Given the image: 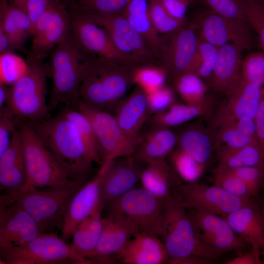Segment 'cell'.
Listing matches in <instances>:
<instances>
[{
  "label": "cell",
  "instance_id": "f6af8a7d",
  "mask_svg": "<svg viewBox=\"0 0 264 264\" xmlns=\"http://www.w3.org/2000/svg\"><path fill=\"white\" fill-rule=\"evenodd\" d=\"M27 63L12 53V52L0 54V82L6 85H12L23 74Z\"/></svg>",
  "mask_w": 264,
  "mask_h": 264
},
{
  "label": "cell",
  "instance_id": "6da1fadb",
  "mask_svg": "<svg viewBox=\"0 0 264 264\" xmlns=\"http://www.w3.org/2000/svg\"><path fill=\"white\" fill-rule=\"evenodd\" d=\"M136 66L85 53L82 66L80 101L94 108L113 111L134 84Z\"/></svg>",
  "mask_w": 264,
  "mask_h": 264
},
{
  "label": "cell",
  "instance_id": "7a4b0ae2",
  "mask_svg": "<svg viewBox=\"0 0 264 264\" xmlns=\"http://www.w3.org/2000/svg\"><path fill=\"white\" fill-rule=\"evenodd\" d=\"M28 123L68 176L82 184L87 182L96 160L75 126L60 112Z\"/></svg>",
  "mask_w": 264,
  "mask_h": 264
},
{
  "label": "cell",
  "instance_id": "30bf717a",
  "mask_svg": "<svg viewBox=\"0 0 264 264\" xmlns=\"http://www.w3.org/2000/svg\"><path fill=\"white\" fill-rule=\"evenodd\" d=\"M169 198L186 209L201 210L223 218L254 200L253 198L234 196L215 185L194 182L175 187Z\"/></svg>",
  "mask_w": 264,
  "mask_h": 264
},
{
  "label": "cell",
  "instance_id": "11a10c76",
  "mask_svg": "<svg viewBox=\"0 0 264 264\" xmlns=\"http://www.w3.org/2000/svg\"><path fill=\"white\" fill-rule=\"evenodd\" d=\"M255 120L256 125L257 139L264 154V89H262L260 106L255 117Z\"/></svg>",
  "mask_w": 264,
  "mask_h": 264
},
{
  "label": "cell",
  "instance_id": "91938a15",
  "mask_svg": "<svg viewBox=\"0 0 264 264\" xmlns=\"http://www.w3.org/2000/svg\"><path fill=\"white\" fill-rule=\"evenodd\" d=\"M10 87L0 82V108L5 106L8 97Z\"/></svg>",
  "mask_w": 264,
  "mask_h": 264
},
{
  "label": "cell",
  "instance_id": "6125c7cd",
  "mask_svg": "<svg viewBox=\"0 0 264 264\" xmlns=\"http://www.w3.org/2000/svg\"><path fill=\"white\" fill-rule=\"evenodd\" d=\"M261 208H262V211L264 220V201L263 202L261 205Z\"/></svg>",
  "mask_w": 264,
  "mask_h": 264
},
{
  "label": "cell",
  "instance_id": "7402d4cb",
  "mask_svg": "<svg viewBox=\"0 0 264 264\" xmlns=\"http://www.w3.org/2000/svg\"><path fill=\"white\" fill-rule=\"evenodd\" d=\"M27 180L26 169L20 135L14 131L8 148L0 155V189L2 193L16 195Z\"/></svg>",
  "mask_w": 264,
  "mask_h": 264
},
{
  "label": "cell",
  "instance_id": "9f6ffc18",
  "mask_svg": "<svg viewBox=\"0 0 264 264\" xmlns=\"http://www.w3.org/2000/svg\"><path fill=\"white\" fill-rule=\"evenodd\" d=\"M226 264H260L262 261L259 259L254 252L251 250L250 252L242 253L238 256L229 260Z\"/></svg>",
  "mask_w": 264,
  "mask_h": 264
},
{
  "label": "cell",
  "instance_id": "ab89813d",
  "mask_svg": "<svg viewBox=\"0 0 264 264\" xmlns=\"http://www.w3.org/2000/svg\"><path fill=\"white\" fill-rule=\"evenodd\" d=\"M149 14L151 22L158 34L170 35L181 28L185 21L171 16L158 0H149Z\"/></svg>",
  "mask_w": 264,
  "mask_h": 264
},
{
  "label": "cell",
  "instance_id": "7bdbcfd3",
  "mask_svg": "<svg viewBox=\"0 0 264 264\" xmlns=\"http://www.w3.org/2000/svg\"><path fill=\"white\" fill-rule=\"evenodd\" d=\"M215 129L214 141L217 146H220V149H238L258 143L257 138L233 128L218 127Z\"/></svg>",
  "mask_w": 264,
  "mask_h": 264
},
{
  "label": "cell",
  "instance_id": "cb8c5ba5",
  "mask_svg": "<svg viewBox=\"0 0 264 264\" xmlns=\"http://www.w3.org/2000/svg\"><path fill=\"white\" fill-rule=\"evenodd\" d=\"M118 125L127 137L136 143L144 123L150 117L146 92L136 86L113 110Z\"/></svg>",
  "mask_w": 264,
  "mask_h": 264
},
{
  "label": "cell",
  "instance_id": "f35d334b",
  "mask_svg": "<svg viewBox=\"0 0 264 264\" xmlns=\"http://www.w3.org/2000/svg\"><path fill=\"white\" fill-rule=\"evenodd\" d=\"M219 47L198 38L197 51L189 72L208 79L216 64Z\"/></svg>",
  "mask_w": 264,
  "mask_h": 264
},
{
  "label": "cell",
  "instance_id": "277c9868",
  "mask_svg": "<svg viewBox=\"0 0 264 264\" xmlns=\"http://www.w3.org/2000/svg\"><path fill=\"white\" fill-rule=\"evenodd\" d=\"M25 160L27 180L21 195L33 188L82 186L71 179L45 147L31 126L25 121L18 125Z\"/></svg>",
  "mask_w": 264,
  "mask_h": 264
},
{
  "label": "cell",
  "instance_id": "be15d7a7",
  "mask_svg": "<svg viewBox=\"0 0 264 264\" xmlns=\"http://www.w3.org/2000/svg\"><path fill=\"white\" fill-rule=\"evenodd\" d=\"M262 251H263L262 253H263V256H264V259H263V261H262V264H264V248L263 249Z\"/></svg>",
  "mask_w": 264,
  "mask_h": 264
},
{
  "label": "cell",
  "instance_id": "c3c4849f",
  "mask_svg": "<svg viewBox=\"0 0 264 264\" xmlns=\"http://www.w3.org/2000/svg\"><path fill=\"white\" fill-rule=\"evenodd\" d=\"M202 0L218 14L247 22L242 0Z\"/></svg>",
  "mask_w": 264,
  "mask_h": 264
},
{
  "label": "cell",
  "instance_id": "ac0fdd59",
  "mask_svg": "<svg viewBox=\"0 0 264 264\" xmlns=\"http://www.w3.org/2000/svg\"><path fill=\"white\" fill-rule=\"evenodd\" d=\"M188 213L204 242L220 257L232 251L241 252L244 249L246 242L223 217L196 209Z\"/></svg>",
  "mask_w": 264,
  "mask_h": 264
},
{
  "label": "cell",
  "instance_id": "2e32d148",
  "mask_svg": "<svg viewBox=\"0 0 264 264\" xmlns=\"http://www.w3.org/2000/svg\"><path fill=\"white\" fill-rule=\"evenodd\" d=\"M198 19V38L202 40L219 47L233 43L246 50L253 45L252 34L246 22L223 16L211 9Z\"/></svg>",
  "mask_w": 264,
  "mask_h": 264
},
{
  "label": "cell",
  "instance_id": "52a82bcc",
  "mask_svg": "<svg viewBox=\"0 0 264 264\" xmlns=\"http://www.w3.org/2000/svg\"><path fill=\"white\" fill-rule=\"evenodd\" d=\"M166 201L143 187L134 188L105 207L106 218L125 222L134 236L146 233L161 237Z\"/></svg>",
  "mask_w": 264,
  "mask_h": 264
},
{
  "label": "cell",
  "instance_id": "f546056e",
  "mask_svg": "<svg viewBox=\"0 0 264 264\" xmlns=\"http://www.w3.org/2000/svg\"><path fill=\"white\" fill-rule=\"evenodd\" d=\"M180 176L165 158L145 164L140 176L143 188L155 196L167 199L175 187L182 184Z\"/></svg>",
  "mask_w": 264,
  "mask_h": 264
},
{
  "label": "cell",
  "instance_id": "d4e9b609",
  "mask_svg": "<svg viewBox=\"0 0 264 264\" xmlns=\"http://www.w3.org/2000/svg\"><path fill=\"white\" fill-rule=\"evenodd\" d=\"M176 144V134L170 128L150 125L144 133H140L132 156L140 164L145 165L165 158L174 150Z\"/></svg>",
  "mask_w": 264,
  "mask_h": 264
},
{
  "label": "cell",
  "instance_id": "5b68a950",
  "mask_svg": "<svg viewBox=\"0 0 264 264\" xmlns=\"http://www.w3.org/2000/svg\"><path fill=\"white\" fill-rule=\"evenodd\" d=\"M85 54L70 33L51 51L49 65L52 86L48 103L50 111L62 104L78 109Z\"/></svg>",
  "mask_w": 264,
  "mask_h": 264
},
{
  "label": "cell",
  "instance_id": "6f0895ef",
  "mask_svg": "<svg viewBox=\"0 0 264 264\" xmlns=\"http://www.w3.org/2000/svg\"><path fill=\"white\" fill-rule=\"evenodd\" d=\"M213 262L208 259L197 256H190L181 259L173 260L168 262L171 264H208Z\"/></svg>",
  "mask_w": 264,
  "mask_h": 264
},
{
  "label": "cell",
  "instance_id": "4316f807",
  "mask_svg": "<svg viewBox=\"0 0 264 264\" xmlns=\"http://www.w3.org/2000/svg\"><path fill=\"white\" fill-rule=\"evenodd\" d=\"M262 96V88L257 85L241 79L237 87L217 111L214 117L237 119L255 118Z\"/></svg>",
  "mask_w": 264,
  "mask_h": 264
},
{
  "label": "cell",
  "instance_id": "db71d44e",
  "mask_svg": "<svg viewBox=\"0 0 264 264\" xmlns=\"http://www.w3.org/2000/svg\"><path fill=\"white\" fill-rule=\"evenodd\" d=\"M167 12L173 17L185 21V15L193 0H158Z\"/></svg>",
  "mask_w": 264,
  "mask_h": 264
},
{
  "label": "cell",
  "instance_id": "1f68e13d",
  "mask_svg": "<svg viewBox=\"0 0 264 264\" xmlns=\"http://www.w3.org/2000/svg\"><path fill=\"white\" fill-rule=\"evenodd\" d=\"M102 210V208L98 209L82 221L72 235V248L87 260L94 251L105 225V219L101 217Z\"/></svg>",
  "mask_w": 264,
  "mask_h": 264
},
{
  "label": "cell",
  "instance_id": "83f0119b",
  "mask_svg": "<svg viewBox=\"0 0 264 264\" xmlns=\"http://www.w3.org/2000/svg\"><path fill=\"white\" fill-rule=\"evenodd\" d=\"M131 240L117 255L126 264H161L168 257L162 241L158 237L139 233Z\"/></svg>",
  "mask_w": 264,
  "mask_h": 264
},
{
  "label": "cell",
  "instance_id": "ffe728a7",
  "mask_svg": "<svg viewBox=\"0 0 264 264\" xmlns=\"http://www.w3.org/2000/svg\"><path fill=\"white\" fill-rule=\"evenodd\" d=\"M144 167L132 156L111 161L102 181L100 205L103 208L134 188Z\"/></svg>",
  "mask_w": 264,
  "mask_h": 264
},
{
  "label": "cell",
  "instance_id": "484cf974",
  "mask_svg": "<svg viewBox=\"0 0 264 264\" xmlns=\"http://www.w3.org/2000/svg\"><path fill=\"white\" fill-rule=\"evenodd\" d=\"M105 219V225L96 246L87 259L88 264L116 263L110 256L119 254L131 240V237L134 236L132 228L122 220Z\"/></svg>",
  "mask_w": 264,
  "mask_h": 264
},
{
  "label": "cell",
  "instance_id": "e7e4bbea",
  "mask_svg": "<svg viewBox=\"0 0 264 264\" xmlns=\"http://www.w3.org/2000/svg\"><path fill=\"white\" fill-rule=\"evenodd\" d=\"M263 2L264 3V0H263Z\"/></svg>",
  "mask_w": 264,
  "mask_h": 264
},
{
  "label": "cell",
  "instance_id": "44dd1931",
  "mask_svg": "<svg viewBox=\"0 0 264 264\" xmlns=\"http://www.w3.org/2000/svg\"><path fill=\"white\" fill-rule=\"evenodd\" d=\"M236 233L246 243L260 260L264 248V220L261 206L255 199L250 203L224 217Z\"/></svg>",
  "mask_w": 264,
  "mask_h": 264
},
{
  "label": "cell",
  "instance_id": "5bb4252c",
  "mask_svg": "<svg viewBox=\"0 0 264 264\" xmlns=\"http://www.w3.org/2000/svg\"><path fill=\"white\" fill-rule=\"evenodd\" d=\"M70 35L87 54L138 66L119 51L103 27L76 11L71 12Z\"/></svg>",
  "mask_w": 264,
  "mask_h": 264
},
{
  "label": "cell",
  "instance_id": "8fae6325",
  "mask_svg": "<svg viewBox=\"0 0 264 264\" xmlns=\"http://www.w3.org/2000/svg\"><path fill=\"white\" fill-rule=\"evenodd\" d=\"M78 109L91 122L98 144L102 164L132 155L136 143L124 134L113 114L88 106L80 101Z\"/></svg>",
  "mask_w": 264,
  "mask_h": 264
},
{
  "label": "cell",
  "instance_id": "4fadbf2b",
  "mask_svg": "<svg viewBox=\"0 0 264 264\" xmlns=\"http://www.w3.org/2000/svg\"><path fill=\"white\" fill-rule=\"evenodd\" d=\"M71 19V13L65 4L61 0H55L35 25L29 56L44 60L69 35Z\"/></svg>",
  "mask_w": 264,
  "mask_h": 264
},
{
  "label": "cell",
  "instance_id": "4dcf8cb0",
  "mask_svg": "<svg viewBox=\"0 0 264 264\" xmlns=\"http://www.w3.org/2000/svg\"><path fill=\"white\" fill-rule=\"evenodd\" d=\"M0 28L8 36L14 50L22 49L33 33L32 25L26 12L10 0H0Z\"/></svg>",
  "mask_w": 264,
  "mask_h": 264
},
{
  "label": "cell",
  "instance_id": "7dc6e473",
  "mask_svg": "<svg viewBox=\"0 0 264 264\" xmlns=\"http://www.w3.org/2000/svg\"><path fill=\"white\" fill-rule=\"evenodd\" d=\"M131 0H79L77 10L109 15L122 12ZM77 10V9H76Z\"/></svg>",
  "mask_w": 264,
  "mask_h": 264
},
{
  "label": "cell",
  "instance_id": "03108f58",
  "mask_svg": "<svg viewBox=\"0 0 264 264\" xmlns=\"http://www.w3.org/2000/svg\"></svg>",
  "mask_w": 264,
  "mask_h": 264
},
{
  "label": "cell",
  "instance_id": "60d3db41",
  "mask_svg": "<svg viewBox=\"0 0 264 264\" xmlns=\"http://www.w3.org/2000/svg\"><path fill=\"white\" fill-rule=\"evenodd\" d=\"M214 185L230 194L243 198H253L258 192L226 170L217 169Z\"/></svg>",
  "mask_w": 264,
  "mask_h": 264
},
{
  "label": "cell",
  "instance_id": "f907efd6",
  "mask_svg": "<svg viewBox=\"0 0 264 264\" xmlns=\"http://www.w3.org/2000/svg\"><path fill=\"white\" fill-rule=\"evenodd\" d=\"M147 98L150 116L165 110L175 103L174 92L166 85L147 94Z\"/></svg>",
  "mask_w": 264,
  "mask_h": 264
},
{
  "label": "cell",
  "instance_id": "9c48e42d",
  "mask_svg": "<svg viewBox=\"0 0 264 264\" xmlns=\"http://www.w3.org/2000/svg\"><path fill=\"white\" fill-rule=\"evenodd\" d=\"M0 263L5 264H88L54 233L41 234L24 244L0 250Z\"/></svg>",
  "mask_w": 264,
  "mask_h": 264
},
{
  "label": "cell",
  "instance_id": "d6a6232c",
  "mask_svg": "<svg viewBox=\"0 0 264 264\" xmlns=\"http://www.w3.org/2000/svg\"><path fill=\"white\" fill-rule=\"evenodd\" d=\"M178 148L184 151L201 165L209 160L212 152L211 137L195 126H188L176 134Z\"/></svg>",
  "mask_w": 264,
  "mask_h": 264
},
{
  "label": "cell",
  "instance_id": "d6986e66",
  "mask_svg": "<svg viewBox=\"0 0 264 264\" xmlns=\"http://www.w3.org/2000/svg\"><path fill=\"white\" fill-rule=\"evenodd\" d=\"M197 27V22L183 26L169 35L168 43L165 42L160 59L164 67L173 78L190 71L198 47Z\"/></svg>",
  "mask_w": 264,
  "mask_h": 264
},
{
  "label": "cell",
  "instance_id": "f1b7e54d",
  "mask_svg": "<svg viewBox=\"0 0 264 264\" xmlns=\"http://www.w3.org/2000/svg\"><path fill=\"white\" fill-rule=\"evenodd\" d=\"M149 4V0H131L120 13L141 36L155 58L160 59L165 41L153 25Z\"/></svg>",
  "mask_w": 264,
  "mask_h": 264
},
{
  "label": "cell",
  "instance_id": "7c38bea8",
  "mask_svg": "<svg viewBox=\"0 0 264 264\" xmlns=\"http://www.w3.org/2000/svg\"><path fill=\"white\" fill-rule=\"evenodd\" d=\"M103 27L123 55L136 64H152L156 58L139 34L121 13L109 15L77 10Z\"/></svg>",
  "mask_w": 264,
  "mask_h": 264
},
{
  "label": "cell",
  "instance_id": "8992f818",
  "mask_svg": "<svg viewBox=\"0 0 264 264\" xmlns=\"http://www.w3.org/2000/svg\"><path fill=\"white\" fill-rule=\"evenodd\" d=\"M168 262L197 256L214 262L220 257L208 247L186 209L166 201L162 222V234Z\"/></svg>",
  "mask_w": 264,
  "mask_h": 264
},
{
  "label": "cell",
  "instance_id": "9a60e30c",
  "mask_svg": "<svg viewBox=\"0 0 264 264\" xmlns=\"http://www.w3.org/2000/svg\"><path fill=\"white\" fill-rule=\"evenodd\" d=\"M40 234L36 222L19 202L2 193L0 196V250L24 244Z\"/></svg>",
  "mask_w": 264,
  "mask_h": 264
},
{
  "label": "cell",
  "instance_id": "b9f144b4",
  "mask_svg": "<svg viewBox=\"0 0 264 264\" xmlns=\"http://www.w3.org/2000/svg\"><path fill=\"white\" fill-rule=\"evenodd\" d=\"M169 155L170 163L180 177L192 181L200 175L203 166L184 151L178 148Z\"/></svg>",
  "mask_w": 264,
  "mask_h": 264
},
{
  "label": "cell",
  "instance_id": "3957f363",
  "mask_svg": "<svg viewBox=\"0 0 264 264\" xmlns=\"http://www.w3.org/2000/svg\"><path fill=\"white\" fill-rule=\"evenodd\" d=\"M26 63L24 72L10 87L5 106L19 122L33 123L51 117L46 102L51 68L44 60L30 56Z\"/></svg>",
  "mask_w": 264,
  "mask_h": 264
},
{
  "label": "cell",
  "instance_id": "e0dca14e",
  "mask_svg": "<svg viewBox=\"0 0 264 264\" xmlns=\"http://www.w3.org/2000/svg\"><path fill=\"white\" fill-rule=\"evenodd\" d=\"M111 161L101 164L96 176L80 187L70 199L64 215L62 238L68 240L78 225L92 215L100 205L101 189L105 173Z\"/></svg>",
  "mask_w": 264,
  "mask_h": 264
},
{
  "label": "cell",
  "instance_id": "681fc988",
  "mask_svg": "<svg viewBox=\"0 0 264 264\" xmlns=\"http://www.w3.org/2000/svg\"><path fill=\"white\" fill-rule=\"evenodd\" d=\"M19 121L6 106L0 108V155L9 146Z\"/></svg>",
  "mask_w": 264,
  "mask_h": 264
},
{
  "label": "cell",
  "instance_id": "94428289",
  "mask_svg": "<svg viewBox=\"0 0 264 264\" xmlns=\"http://www.w3.org/2000/svg\"><path fill=\"white\" fill-rule=\"evenodd\" d=\"M17 7L26 12V6L27 0H10Z\"/></svg>",
  "mask_w": 264,
  "mask_h": 264
},
{
  "label": "cell",
  "instance_id": "ee69618b",
  "mask_svg": "<svg viewBox=\"0 0 264 264\" xmlns=\"http://www.w3.org/2000/svg\"><path fill=\"white\" fill-rule=\"evenodd\" d=\"M241 79L264 89V52L248 54L242 62Z\"/></svg>",
  "mask_w": 264,
  "mask_h": 264
},
{
  "label": "cell",
  "instance_id": "bcb514c9",
  "mask_svg": "<svg viewBox=\"0 0 264 264\" xmlns=\"http://www.w3.org/2000/svg\"><path fill=\"white\" fill-rule=\"evenodd\" d=\"M248 23L258 35L264 52V3L262 0H242Z\"/></svg>",
  "mask_w": 264,
  "mask_h": 264
},
{
  "label": "cell",
  "instance_id": "74e56055",
  "mask_svg": "<svg viewBox=\"0 0 264 264\" xmlns=\"http://www.w3.org/2000/svg\"><path fill=\"white\" fill-rule=\"evenodd\" d=\"M168 74L163 66L152 64L138 65L134 70L133 83L148 94L165 85Z\"/></svg>",
  "mask_w": 264,
  "mask_h": 264
},
{
  "label": "cell",
  "instance_id": "603a6c76",
  "mask_svg": "<svg viewBox=\"0 0 264 264\" xmlns=\"http://www.w3.org/2000/svg\"><path fill=\"white\" fill-rule=\"evenodd\" d=\"M243 50L233 43L219 47L216 64L208 78L212 88L227 96L233 91L241 79Z\"/></svg>",
  "mask_w": 264,
  "mask_h": 264
},
{
  "label": "cell",
  "instance_id": "003e7915",
  "mask_svg": "<svg viewBox=\"0 0 264 264\" xmlns=\"http://www.w3.org/2000/svg\"></svg>",
  "mask_w": 264,
  "mask_h": 264
},
{
  "label": "cell",
  "instance_id": "e575fe53",
  "mask_svg": "<svg viewBox=\"0 0 264 264\" xmlns=\"http://www.w3.org/2000/svg\"><path fill=\"white\" fill-rule=\"evenodd\" d=\"M209 107L210 105H183L174 103L165 110L151 115L148 121L149 125L170 128L205 114L209 110Z\"/></svg>",
  "mask_w": 264,
  "mask_h": 264
},
{
  "label": "cell",
  "instance_id": "816d5d0a",
  "mask_svg": "<svg viewBox=\"0 0 264 264\" xmlns=\"http://www.w3.org/2000/svg\"><path fill=\"white\" fill-rule=\"evenodd\" d=\"M221 170H226L233 174L258 193L264 188V170L261 168L242 167Z\"/></svg>",
  "mask_w": 264,
  "mask_h": 264
},
{
  "label": "cell",
  "instance_id": "f5cc1de1",
  "mask_svg": "<svg viewBox=\"0 0 264 264\" xmlns=\"http://www.w3.org/2000/svg\"><path fill=\"white\" fill-rule=\"evenodd\" d=\"M55 0H27L26 6V13L31 21L33 32L38 19L49 8Z\"/></svg>",
  "mask_w": 264,
  "mask_h": 264
},
{
  "label": "cell",
  "instance_id": "680465c9",
  "mask_svg": "<svg viewBox=\"0 0 264 264\" xmlns=\"http://www.w3.org/2000/svg\"><path fill=\"white\" fill-rule=\"evenodd\" d=\"M14 48L8 36L0 28V54L12 52Z\"/></svg>",
  "mask_w": 264,
  "mask_h": 264
},
{
  "label": "cell",
  "instance_id": "d590c367",
  "mask_svg": "<svg viewBox=\"0 0 264 264\" xmlns=\"http://www.w3.org/2000/svg\"><path fill=\"white\" fill-rule=\"evenodd\" d=\"M173 78L176 89L186 104L210 105L206 95V86L197 74L187 72Z\"/></svg>",
  "mask_w": 264,
  "mask_h": 264
},
{
  "label": "cell",
  "instance_id": "8d00e7d4",
  "mask_svg": "<svg viewBox=\"0 0 264 264\" xmlns=\"http://www.w3.org/2000/svg\"><path fill=\"white\" fill-rule=\"evenodd\" d=\"M60 113L75 126L96 162L101 164L98 144L88 117L78 109L68 105L65 106Z\"/></svg>",
  "mask_w": 264,
  "mask_h": 264
},
{
  "label": "cell",
  "instance_id": "836d02e7",
  "mask_svg": "<svg viewBox=\"0 0 264 264\" xmlns=\"http://www.w3.org/2000/svg\"><path fill=\"white\" fill-rule=\"evenodd\" d=\"M255 167L264 170V154L259 143L238 149H220L217 169Z\"/></svg>",
  "mask_w": 264,
  "mask_h": 264
},
{
  "label": "cell",
  "instance_id": "ba28073f",
  "mask_svg": "<svg viewBox=\"0 0 264 264\" xmlns=\"http://www.w3.org/2000/svg\"><path fill=\"white\" fill-rule=\"evenodd\" d=\"M82 186L33 188L19 196L7 195L16 199L31 216L41 234L51 233L62 230L67 205Z\"/></svg>",
  "mask_w": 264,
  "mask_h": 264
}]
</instances>
